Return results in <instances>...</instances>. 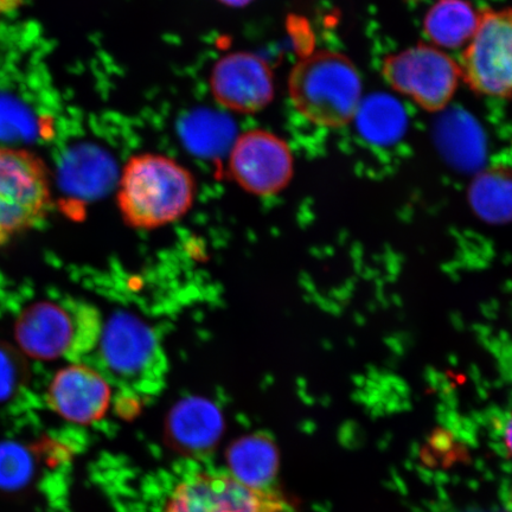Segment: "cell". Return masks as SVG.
<instances>
[{"instance_id":"8992f818","label":"cell","mask_w":512,"mask_h":512,"mask_svg":"<svg viewBox=\"0 0 512 512\" xmlns=\"http://www.w3.org/2000/svg\"><path fill=\"white\" fill-rule=\"evenodd\" d=\"M50 201L41 160L28 151L0 147V246L42 220Z\"/></svg>"},{"instance_id":"7c38bea8","label":"cell","mask_w":512,"mask_h":512,"mask_svg":"<svg viewBox=\"0 0 512 512\" xmlns=\"http://www.w3.org/2000/svg\"><path fill=\"white\" fill-rule=\"evenodd\" d=\"M224 422L220 408L201 396L178 401L166 418V435L183 451L209 450L221 438Z\"/></svg>"},{"instance_id":"5bb4252c","label":"cell","mask_w":512,"mask_h":512,"mask_svg":"<svg viewBox=\"0 0 512 512\" xmlns=\"http://www.w3.org/2000/svg\"><path fill=\"white\" fill-rule=\"evenodd\" d=\"M480 14L466 0H439L428 10L424 29L434 47L459 49L469 44Z\"/></svg>"},{"instance_id":"7a4b0ae2","label":"cell","mask_w":512,"mask_h":512,"mask_svg":"<svg viewBox=\"0 0 512 512\" xmlns=\"http://www.w3.org/2000/svg\"><path fill=\"white\" fill-rule=\"evenodd\" d=\"M287 89L296 111L311 124L326 128L349 125L363 100L355 64L331 50L312 51L294 64Z\"/></svg>"},{"instance_id":"6da1fadb","label":"cell","mask_w":512,"mask_h":512,"mask_svg":"<svg viewBox=\"0 0 512 512\" xmlns=\"http://www.w3.org/2000/svg\"><path fill=\"white\" fill-rule=\"evenodd\" d=\"M194 175L176 159L146 152L132 156L118 181L117 204L134 229L152 230L181 220L194 206Z\"/></svg>"},{"instance_id":"e0dca14e","label":"cell","mask_w":512,"mask_h":512,"mask_svg":"<svg viewBox=\"0 0 512 512\" xmlns=\"http://www.w3.org/2000/svg\"><path fill=\"white\" fill-rule=\"evenodd\" d=\"M29 459L21 447L0 446V484L16 486L28 477Z\"/></svg>"},{"instance_id":"ac0fdd59","label":"cell","mask_w":512,"mask_h":512,"mask_svg":"<svg viewBox=\"0 0 512 512\" xmlns=\"http://www.w3.org/2000/svg\"><path fill=\"white\" fill-rule=\"evenodd\" d=\"M24 367L8 345L0 344V400L8 399L24 381Z\"/></svg>"},{"instance_id":"9c48e42d","label":"cell","mask_w":512,"mask_h":512,"mask_svg":"<svg viewBox=\"0 0 512 512\" xmlns=\"http://www.w3.org/2000/svg\"><path fill=\"white\" fill-rule=\"evenodd\" d=\"M162 512H288V508L272 489L253 488L230 473H197L176 486Z\"/></svg>"},{"instance_id":"4fadbf2b","label":"cell","mask_w":512,"mask_h":512,"mask_svg":"<svg viewBox=\"0 0 512 512\" xmlns=\"http://www.w3.org/2000/svg\"><path fill=\"white\" fill-rule=\"evenodd\" d=\"M467 203L480 221L491 226L512 222V169L490 166L472 179L467 189Z\"/></svg>"},{"instance_id":"2e32d148","label":"cell","mask_w":512,"mask_h":512,"mask_svg":"<svg viewBox=\"0 0 512 512\" xmlns=\"http://www.w3.org/2000/svg\"><path fill=\"white\" fill-rule=\"evenodd\" d=\"M354 121L361 136L376 145L399 142L408 126L406 111L398 100L387 94H374L363 99Z\"/></svg>"},{"instance_id":"30bf717a","label":"cell","mask_w":512,"mask_h":512,"mask_svg":"<svg viewBox=\"0 0 512 512\" xmlns=\"http://www.w3.org/2000/svg\"><path fill=\"white\" fill-rule=\"evenodd\" d=\"M208 86L217 105L240 115L265 111L275 98L271 64L252 51H233L217 59Z\"/></svg>"},{"instance_id":"52a82bcc","label":"cell","mask_w":512,"mask_h":512,"mask_svg":"<svg viewBox=\"0 0 512 512\" xmlns=\"http://www.w3.org/2000/svg\"><path fill=\"white\" fill-rule=\"evenodd\" d=\"M459 67L473 92L499 99L512 95V9L480 14Z\"/></svg>"},{"instance_id":"5b68a950","label":"cell","mask_w":512,"mask_h":512,"mask_svg":"<svg viewBox=\"0 0 512 512\" xmlns=\"http://www.w3.org/2000/svg\"><path fill=\"white\" fill-rule=\"evenodd\" d=\"M382 75L395 92L428 112L443 111L462 80L459 64L443 49L425 43L388 56Z\"/></svg>"},{"instance_id":"ffe728a7","label":"cell","mask_w":512,"mask_h":512,"mask_svg":"<svg viewBox=\"0 0 512 512\" xmlns=\"http://www.w3.org/2000/svg\"><path fill=\"white\" fill-rule=\"evenodd\" d=\"M217 2L232 9H243L251 5L255 0H217Z\"/></svg>"},{"instance_id":"ba28073f","label":"cell","mask_w":512,"mask_h":512,"mask_svg":"<svg viewBox=\"0 0 512 512\" xmlns=\"http://www.w3.org/2000/svg\"><path fill=\"white\" fill-rule=\"evenodd\" d=\"M228 172L248 194L259 197L278 195L292 182L293 152L278 134L264 128H249L230 146Z\"/></svg>"},{"instance_id":"8fae6325","label":"cell","mask_w":512,"mask_h":512,"mask_svg":"<svg viewBox=\"0 0 512 512\" xmlns=\"http://www.w3.org/2000/svg\"><path fill=\"white\" fill-rule=\"evenodd\" d=\"M48 405L64 420L91 425L104 418L112 400L106 377L86 364H72L54 376L48 389Z\"/></svg>"},{"instance_id":"277c9868","label":"cell","mask_w":512,"mask_h":512,"mask_svg":"<svg viewBox=\"0 0 512 512\" xmlns=\"http://www.w3.org/2000/svg\"><path fill=\"white\" fill-rule=\"evenodd\" d=\"M101 332L99 313L80 303H37L24 310L16 324L22 350L44 361L79 360L99 343Z\"/></svg>"},{"instance_id":"d6986e66","label":"cell","mask_w":512,"mask_h":512,"mask_svg":"<svg viewBox=\"0 0 512 512\" xmlns=\"http://www.w3.org/2000/svg\"><path fill=\"white\" fill-rule=\"evenodd\" d=\"M503 445L512 459V414L503 426Z\"/></svg>"},{"instance_id":"3957f363","label":"cell","mask_w":512,"mask_h":512,"mask_svg":"<svg viewBox=\"0 0 512 512\" xmlns=\"http://www.w3.org/2000/svg\"><path fill=\"white\" fill-rule=\"evenodd\" d=\"M99 343L102 366L123 389L150 395L162 389L168 358L149 324L132 313H114Z\"/></svg>"},{"instance_id":"9a60e30c","label":"cell","mask_w":512,"mask_h":512,"mask_svg":"<svg viewBox=\"0 0 512 512\" xmlns=\"http://www.w3.org/2000/svg\"><path fill=\"white\" fill-rule=\"evenodd\" d=\"M230 475L253 488L267 489L279 465L278 448L266 434L246 435L230 446Z\"/></svg>"}]
</instances>
